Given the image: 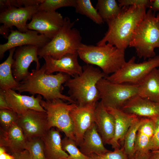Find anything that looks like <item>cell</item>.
<instances>
[{"label":"cell","mask_w":159,"mask_h":159,"mask_svg":"<svg viewBox=\"0 0 159 159\" xmlns=\"http://www.w3.org/2000/svg\"><path fill=\"white\" fill-rule=\"evenodd\" d=\"M115 18L106 21L107 31L96 44L101 46L107 43L125 51L129 47L133 33L146 13L147 8L131 6L122 7Z\"/></svg>","instance_id":"cell-1"},{"label":"cell","mask_w":159,"mask_h":159,"mask_svg":"<svg viewBox=\"0 0 159 159\" xmlns=\"http://www.w3.org/2000/svg\"><path fill=\"white\" fill-rule=\"evenodd\" d=\"M45 71V63L39 69H32L14 90L20 93L27 92L33 95L38 94L46 100L59 99L76 104L70 97L62 93V85L70 78V76L62 72L47 74Z\"/></svg>","instance_id":"cell-2"},{"label":"cell","mask_w":159,"mask_h":159,"mask_svg":"<svg viewBox=\"0 0 159 159\" xmlns=\"http://www.w3.org/2000/svg\"><path fill=\"white\" fill-rule=\"evenodd\" d=\"M106 75L99 68L87 64L83 67L82 73L69 78L64 84L69 89L71 98L78 106L95 104L100 99L97 84Z\"/></svg>","instance_id":"cell-3"},{"label":"cell","mask_w":159,"mask_h":159,"mask_svg":"<svg viewBox=\"0 0 159 159\" xmlns=\"http://www.w3.org/2000/svg\"><path fill=\"white\" fill-rule=\"evenodd\" d=\"M77 52L84 62L98 66L107 76L115 72L126 62L125 51L108 43L101 46L82 43Z\"/></svg>","instance_id":"cell-4"},{"label":"cell","mask_w":159,"mask_h":159,"mask_svg":"<svg viewBox=\"0 0 159 159\" xmlns=\"http://www.w3.org/2000/svg\"><path fill=\"white\" fill-rule=\"evenodd\" d=\"M134 47L137 56L144 60L156 56L159 48V13L149 9L135 29L129 46Z\"/></svg>","instance_id":"cell-5"},{"label":"cell","mask_w":159,"mask_h":159,"mask_svg":"<svg viewBox=\"0 0 159 159\" xmlns=\"http://www.w3.org/2000/svg\"><path fill=\"white\" fill-rule=\"evenodd\" d=\"M74 23L68 17L64 18L63 26L59 32L45 45L39 48V58L48 56L58 59L67 54L77 52L82 43V37L79 31L72 28Z\"/></svg>","instance_id":"cell-6"},{"label":"cell","mask_w":159,"mask_h":159,"mask_svg":"<svg viewBox=\"0 0 159 159\" xmlns=\"http://www.w3.org/2000/svg\"><path fill=\"white\" fill-rule=\"evenodd\" d=\"M100 102L105 108L121 109L131 98L138 95L139 85L112 82L105 77L97 84Z\"/></svg>","instance_id":"cell-7"},{"label":"cell","mask_w":159,"mask_h":159,"mask_svg":"<svg viewBox=\"0 0 159 159\" xmlns=\"http://www.w3.org/2000/svg\"><path fill=\"white\" fill-rule=\"evenodd\" d=\"M61 99L42 100L40 104L46 110L49 130L56 127L63 132L65 136L75 141L73 122L70 115L71 111L77 105L68 104Z\"/></svg>","instance_id":"cell-8"},{"label":"cell","mask_w":159,"mask_h":159,"mask_svg":"<svg viewBox=\"0 0 159 159\" xmlns=\"http://www.w3.org/2000/svg\"><path fill=\"white\" fill-rule=\"evenodd\" d=\"M132 57L119 70L105 78L114 83L139 85L154 69L159 67V55L138 63Z\"/></svg>","instance_id":"cell-9"},{"label":"cell","mask_w":159,"mask_h":159,"mask_svg":"<svg viewBox=\"0 0 159 159\" xmlns=\"http://www.w3.org/2000/svg\"><path fill=\"white\" fill-rule=\"evenodd\" d=\"M38 6L19 8L10 6L0 11V23L3 25L0 27V34L7 39L13 26H15L22 32L28 31L27 22L38 11Z\"/></svg>","instance_id":"cell-10"},{"label":"cell","mask_w":159,"mask_h":159,"mask_svg":"<svg viewBox=\"0 0 159 159\" xmlns=\"http://www.w3.org/2000/svg\"><path fill=\"white\" fill-rule=\"evenodd\" d=\"M64 23V18L58 12L38 11L27 24V28L37 31L51 40L61 29Z\"/></svg>","instance_id":"cell-11"},{"label":"cell","mask_w":159,"mask_h":159,"mask_svg":"<svg viewBox=\"0 0 159 159\" xmlns=\"http://www.w3.org/2000/svg\"><path fill=\"white\" fill-rule=\"evenodd\" d=\"M18 115L17 124L27 139L42 138L49 130L46 112L29 110Z\"/></svg>","instance_id":"cell-12"},{"label":"cell","mask_w":159,"mask_h":159,"mask_svg":"<svg viewBox=\"0 0 159 159\" xmlns=\"http://www.w3.org/2000/svg\"><path fill=\"white\" fill-rule=\"evenodd\" d=\"M39 48L36 46L27 45L16 49L13 56L12 69L13 76L17 82H20L28 76L29 73L28 68L33 62L36 63V69L40 68L39 58L38 57Z\"/></svg>","instance_id":"cell-13"},{"label":"cell","mask_w":159,"mask_h":159,"mask_svg":"<svg viewBox=\"0 0 159 159\" xmlns=\"http://www.w3.org/2000/svg\"><path fill=\"white\" fill-rule=\"evenodd\" d=\"M6 43L0 44V59L4 56L5 53L10 49L21 46L32 45L41 47L51 40L44 35L39 34L37 31L29 30L25 32L17 30L11 29Z\"/></svg>","instance_id":"cell-14"},{"label":"cell","mask_w":159,"mask_h":159,"mask_svg":"<svg viewBox=\"0 0 159 159\" xmlns=\"http://www.w3.org/2000/svg\"><path fill=\"white\" fill-rule=\"evenodd\" d=\"M97 103L82 106L77 105L70 112L75 142L77 146H80L82 144L86 131L95 122V110Z\"/></svg>","instance_id":"cell-15"},{"label":"cell","mask_w":159,"mask_h":159,"mask_svg":"<svg viewBox=\"0 0 159 159\" xmlns=\"http://www.w3.org/2000/svg\"><path fill=\"white\" fill-rule=\"evenodd\" d=\"M77 52L66 54L59 59H56L45 56L43 57L45 61V73L52 74L55 72L65 73L74 77L81 74L83 67L78 61Z\"/></svg>","instance_id":"cell-16"},{"label":"cell","mask_w":159,"mask_h":159,"mask_svg":"<svg viewBox=\"0 0 159 159\" xmlns=\"http://www.w3.org/2000/svg\"><path fill=\"white\" fill-rule=\"evenodd\" d=\"M6 100L11 109L18 115H21L29 110L46 112L40 104L41 95L36 97L16 93L12 89L4 90Z\"/></svg>","instance_id":"cell-17"},{"label":"cell","mask_w":159,"mask_h":159,"mask_svg":"<svg viewBox=\"0 0 159 159\" xmlns=\"http://www.w3.org/2000/svg\"><path fill=\"white\" fill-rule=\"evenodd\" d=\"M121 110L138 117L151 118L159 116V103L138 95L130 99Z\"/></svg>","instance_id":"cell-18"},{"label":"cell","mask_w":159,"mask_h":159,"mask_svg":"<svg viewBox=\"0 0 159 159\" xmlns=\"http://www.w3.org/2000/svg\"><path fill=\"white\" fill-rule=\"evenodd\" d=\"M105 108L113 116L115 120V135L109 144L114 149L120 148V143L124 142L127 132L138 117L126 113L121 109L111 107Z\"/></svg>","instance_id":"cell-19"},{"label":"cell","mask_w":159,"mask_h":159,"mask_svg":"<svg viewBox=\"0 0 159 159\" xmlns=\"http://www.w3.org/2000/svg\"><path fill=\"white\" fill-rule=\"evenodd\" d=\"M95 122L103 143L109 144L115 133V120L113 116L97 102L95 112Z\"/></svg>","instance_id":"cell-20"},{"label":"cell","mask_w":159,"mask_h":159,"mask_svg":"<svg viewBox=\"0 0 159 159\" xmlns=\"http://www.w3.org/2000/svg\"><path fill=\"white\" fill-rule=\"evenodd\" d=\"M27 140L17 124L6 130H0V146L4 147L12 154L25 150Z\"/></svg>","instance_id":"cell-21"},{"label":"cell","mask_w":159,"mask_h":159,"mask_svg":"<svg viewBox=\"0 0 159 159\" xmlns=\"http://www.w3.org/2000/svg\"><path fill=\"white\" fill-rule=\"evenodd\" d=\"M104 144L94 122L85 133L80 149L83 154L88 156L92 154H101L110 151L105 147Z\"/></svg>","instance_id":"cell-22"},{"label":"cell","mask_w":159,"mask_h":159,"mask_svg":"<svg viewBox=\"0 0 159 159\" xmlns=\"http://www.w3.org/2000/svg\"><path fill=\"white\" fill-rule=\"evenodd\" d=\"M47 159H67L69 155L63 149L59 132L52 128L42 138Z\"/></svg>","instance_id":"cell-23"},{"label":"cell","mask_w":159,"mask_h":159,"mask_svg":"<svg viewBox=\"0 0 159 159\" xmlns=\"http://www.w3.org/2000/svg\"><path fill=\"white\" fill-rule=\"evenodd\" d=\"M138 95L159 103V68L153 69L139 85Z\"/></svg>","instance_id":"cell-24"},{"label":"cell","mask_w":159,"mask_h":159,"mask_svg":"<svg viewBox=\"0 0 159 159\" xmlns=\"http://www.w3.org/2000/svg\"><path fill=\"white\" fill-rule=\"evenodd\" d=\"M156 131L152 119L145 118L137 132L135 143L136 152H147L151 138Z\"/></svg>","instance_id":"cell-25"},{"label":"cell","mask_w":159,"mask_h":159,"mask_svg":"<svg viewBox=\"0 0 159 159\" xmlns=\"http://www.w3.org/2000/svg\"><path fill=\"white\" fill-rule=\"evenodd\" d=\"M16 49V48H14L9 49L7 58L0 64V89L3 90H14L19 85V82L15 80L13 76L12 69Z\"/></svg>","instance_id":"cell-26"},{"label":"cell","mask_w":159,"mask_h":159,"mask_svg":"<svg viewBox=\"0 0 159 159\" xmlns=\"http://www.w3.org/2000/svg\"><path fill=\"white\" fill-rule=\"evenodd\" d=\"M144 118L138 117L129 127L125 135L122 147L128 159H132L136 153L135 143L137 133Z\"/></svg>","instance_id":"cell-27"},{"label":"cell","mask_w":159,"mask_h":159,"mask_svg":"<svg viewBox=\"0 0 159 159\" xmlns=\"http://www.w3.org/2000/svg\"><path fill=\"white\" fill-rule=\"evenodd\" d=\"M96 9L105 21L116 17L122 9L115 0H98Z\"/></svg>","instance_id":"cell-28"},{"label":"cell","mask_w":159,"mask_h":159,"mask_svg":"<svg viewBox=\"0 0 159 159\" xmlns=\"http://www.w3.org/2000/svg\"><path fill=\"white\" fill-rule=\"evenodd\" d=\"M74 8L77 13L85 15L97 24L103 23L104 20L90 0H76Z\"/></svg>","instance_id":"cell-29"},{"label":"cell","mask_w":159,"mask_h":159,"mask_svg":"<svg viewBox=\"0 0 159 159\" xmlns=\"http://www.w3.org/2000/svg\"><path fill=\"white\" fill-rule=\"evenodd\" d=\"M25 150L28 151L32 159H47L44 142L41 138L28 139Z\"/></svg>","instance_id":"cell-30"},{"label":"cell","mask_w":159,"mask_h":159,"mask_svg":"<svg viewBox=\"0 0 159 159\" xmlns=\"http://www.w3.org/2000/svg\"><path fill=\"white\" fill-rule=\"evenodd\" d=\"M62 145L63 150L69 153L67 159H90L78 148L75 141L65 136L62 140Z\"/></svg>","instance_id":"cell-31"},{"label":"cell","mask_w":159,"mask_h":159,"mask_svg":"<svg viewBox=\"0 0 159 159\" xmlns=\"http://www.w3.org/2000/svg\"><path fill=\"white\" fill-rule=\"evenodd\" d=\"M76 0H44L39 5L38 11L53 12L61 7L71 6L74 7Z\"/></svg>","instance_id":"cell-32"},{"label":"cell","mask_w":159,"mask_h":159,"mask_svg":"<svg viewBox=\"0 0 159 159\" xmlns=\"http://www.w3.org/2000/svg\"><path fill=\"white\" fill-rule=\"evenodd\" d=\"M18 116V115L12 110H0V130H6L17 124Z\"/></svg>","instance_id":"cell-33"},{"label":"cell","mask_w":159,"mask_h":159,"mask_svg":"<svg viewBox=\"0 0 159 159\" xmlns=\"http://www.w3.org/2000/svg\"><path fill=\"white\" fill-rule=\"evenodd\" d=\"M90 159H128L123 147L116 148L113 151H109L101 154H92Z\"/></svg>","instance_id":"cell-34"},{"label":"cell","mask_w":159,"mask_h":159,"mask_svg":"<svg viewBox=\"0 0 159 159\" xmlns=\"http://www.w3.org/2000/svg\"><path fill=\"white\" fill-rule=\"evenodd\" d=\"M119 5L121 7L134 6L149 7L151 0H119Z\"/></svg>","instance_id":"cell-35"},{"label":"cell","mask_w":159,"mask_h":159,"mask_svg":"<svg viewBox=\"0 0 159 159\" xmlns=\"http://www.w3.org/2000/svg\"><path fill=\"white\" fill-rule=\"evenodd\" d=\"M44 0H14L13 5L14 6L19 8L22 6H27L39 5Z\"/></svg>","instance_id":"cell-36"},{"label":"cell","mask_w":159,"mask_h":159,"mask_svg":"<svg viewBox=\"0 0 159 159\" xmlns=\"http://www.w3.org/2000/svg\"><path fill=\"white\" fill-rule=\"evenodd\" d=\"M159 149V130H156L150 141L148 150L154 151Z\"/></svg>","instance_id":"cell-37"},{"label":"cell","mask_w":159,"mask_h":159,"mask_svg":"<svg viewBox=\"0 0 159 159\" xmlns=\"http://www.w3.org/2000/svg\"><path fill=\"white\" fill-rule=\"evenodd\" d=\"M0 109L12 110L6 100L4 90L1 89H0Z\"/></svg>","instance_id":"cell-38"},{"label":"cell","mask_w":159,"mask_h":159,"mask_svg":"<svg viewBox=\"0 0 159 159\" xmlns=\"http://www.w3.org/2000/svg\"><path fill=\"white\" fill-rule=\"evenodd\" d=\"M151 152H136L132 159H149Z\"/></svg>","instance_id":"cell-39"},{"label":"cell","mask_w":159,"mask_h":159,"mask_svg":"<svg viewBox=\"0 0 159 159\" xmlns=\"http://www.w3.org/2000/svg\"><path fill=\"white\" fill-rule=\"evenodd\" d=\"M0 159H14V157L7 153L4 147L0 146Z\"/></svg>","instance_id":"cell-40"},{"label":"cell","mask_w":159,"mask_h":159,"mask_svg":"<svg viewBox=\"0 0 159 159\" xmlns=\"http://www.w3.org/2000/svg\"><path fill=\"white\" fill-rule=\"evenodd\" d=\"M149 9L154 12L159 11V0H151Z\"/></svg>","instance_id":"cell-41"},{"label":"cell","mask_w":159,"mask_h":159,"mask_svg":"<svg viewBox=\"0 0 159 159\" xmlns=\"http://www.w3.org/2000/svg\"><path fill=\"white\" fill-rule=\"evenodd\" d=\"M23 159H32L28 151L25 150L21 152Z\"/></svg>","instance_id":"cell-42"},{"label":"cell","mask_w":159,"mask_h":159,"mask_svg":"<svg viewBox=\"0 0 159 159\" xmlns=\"http://www.w3.org/2000/svg\"><path fill=\"white\" fill-rule=\"evenodd\" d=\"M151 118L154 122L156 130H159V116Z\"/></svg>","instance_id":"cell-43"},{"label":"cell","mask_w":159,"mask_h":159,"mask_svg":"<svg viewBox=\"0 0 159 159\" xmlns=\"http://www.w3.org/2000/svg\"><path fill=\"white\" fill-rule=\"evenodd\" d=\"M149 159H159V152H151Z\"/></svg>","instance_id":"cell-44"},{"label":"cell","mask_w":159,"mask_h":159,"mask_svg":"<svg viewBox=\"0 0 159 159\" xmlns=\"http://www.w3.org/2000/svg\"><path fill=\"white\" fill-rule=\"evenodd\" d=\"M12 154L14 157V159H23L21 152L14 153Z\"/></svg>","instance_id":"cell-45"},{"label":"cell","mask_w":159,"mask_h":159,"mask_svg":"<svg viewBox=\"0 0 159 159\" xmlns=\"http://www.w3.org/2000/svg\"><path fill=\"white\" fill-rule=\"evenodd\" d=\"M151 152H159V149L157 150L154 151H152Z\"/></svg>","instance_id":"cell-46"}]
</instances>
